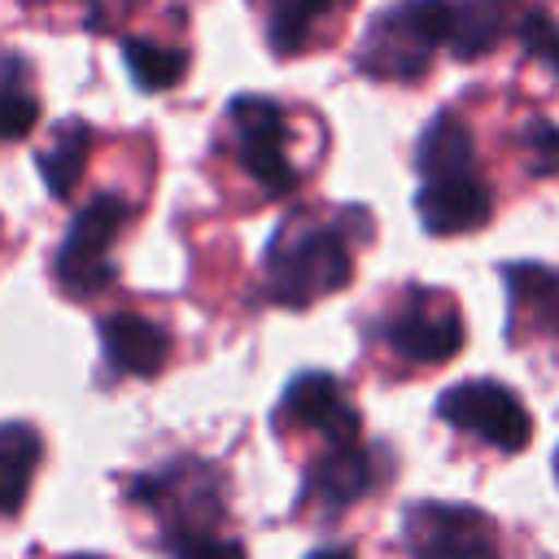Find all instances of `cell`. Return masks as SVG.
Masks as SVG:
<instances>
[{
	"mask_svg": "<svg viewBox=\"0 0 559 559\" xmlns=\"http://www.w3.org/2000/svg\"><path fill=\"white\" fill-rule=\"evenodd\" d=\"M354 275L349 240L328 223L288 218L266 249V293L284 306H310Z\"/></svg>",
	"mask_w": 559,
	"mask_h": 559,
	"instance_id": "1",
	"label": "cell"
},
{
	"mask_svg": "<svg viewBox=\"0 0 559 559\" xmlns=\"http://www.w3.org/2000/svg\"><path fill=\"white\" fill-rule=\"evenodd\" d=\"M450 35V0H406L384 9L362 44H358V70L371 79H419Z\"/></svg>",
	"mask_w": 559,
	"mask_h": 559,
	"instance_id": "2",
	"label": "cell"
},
{
	"mask_svg": "<svg viewBox=\"0 0 559 559\" xmlns=\"http://www.w3.org/2000/svg\"><path fill=\"white\" fill-rule=\"evenodd\" d=\"M127 223V205L118 192H96L70 223L52 266H57V284L70 297H96L114 284V262H109V245L118 240Z\"/></svg>",
	"mask_w": 559,
	"mask_h": 559,
	"instance_id": "3",
	"label": "cell"
},
{
	"mask_svg": "<svg viewBox=\"0 0 559 559\" xmlns=\"http://www.w3.org/2000/svg\"><path fill=\"white\" fill-rule=\"evenodd\" d=\"M236 157L249 170V179L266 197H288L297 188V166L288 162V122L284 109L266 96H236L227 109Z\"/></svg>",
	"mask_w": 559,
	"mask_h": 559,
	"instance_id": "4",
	"label": "cell"
},
{
	"mask_svg": "<svg viewBox=\"0 0 559 559\" xmlns=\"http://www.w3.org/2000/svg\"><path fill=\"white\" fill-rule=\"evenodd\" d=\"M437 415H441L450 428L472 432V437H480L485 445L507 450V454L524 450V445H528V432H533L528 411L520 406V397H515L511 389L493 384V380H467V384L445 389V393L437 397Z\"/></svg>",
	"mask_w": 559,
	"mask_h": 559,
	"instance_id": "5",
	"label": "cell"
},
{
	"mask_svg": "<svg viewBox=\"0 0 559 559\" xmlns=\"http://www.w3.org/2000/svg\"><path fill=\"white\" fill-rule=\"evenodd\" d=\"M415 559H502L489 515L463 502H419L406 515Z\"/></svg>",
	"mask_w": 559,
	"mask_h": 559,
	"instance_id": "6",
	"label": "cell"
},
{
	"mask_svg": "<svg viewBox=\"0 0 559 559\" xmlns=\"http://www.w3.org/2000/svg\"><path fill=\"white\" fill-rule=\"evenodd\" d=\"M384 341L397 358L406 362H450L463 349V319L459 306L445 293H415L389 323H384Z\"/></svg>",
	"mask_w": 559,
	"mask_h": 559,
	"instance_id": "7",
	"label": "cell"
},
{
	"mask_svg": "<svg viewBox=\"0 0 559 559\" xmlns=\"http://www.w3.org/2000/svg\"><path fill=\"white\" fill-rule=\"evenodd\" d=\"M419 223L432 236H463L489 223L493 214V192L476 170H459V175H441V179H424V192L415 201Z\"/></svg>",
	"mask_w": 559,
	"mask_h": 559,
	"instance_id": "8",
	"label": "cell"
},
{
	"mask_svg": "<svg viewBox=\"0 0 559 559\" xmlns=\"http://www.w3.org/2000/svg\"><path fill=\"white\" fill-rule=\"evenodd\" d=\"M280 415H284L288 424L319 428V432H323L328 441H336V445L358 441V415H354V406L345 402L341 380H332V376H323V371L297 376V380L284 389Z\"/></svg>",
	"mask_w": 559,
	"mask_h": 559,
	"instance_id": "9",
	"label": "cell"
},
{
	"mask_svg": "<svg viewBox=\"0 0 559 559\" xmlns=\"http://www.w3.org/2000/svg\"><path fill=\"white\" fill-rule=\"evenodd\" d=\"M502 284L511 293V332L559 336V271L542 262H507Z\"/></svg>",
	"mask_w": 559,
	"mask_h": 559,
	"instance_id": "10",
	"label": "cell"
},
{
	"mask_svg": "<svg viewBox=\"0 0 559 559\" xmlns=\"http://www.w3.org/2000/svg\"><path fill=\"white\" fill-rule=\"evenodd\" d=\"M100 349L122 376H157L170 358V336L144 314H109L100 323Z\"/></svg>",
	"mask_w": 559,
	"mask_h": 559,
	"instance_id": "11",
	"label": "cell"
},
{
	"mask_svg": "<svg viewBox=\"0 0 559 559\" xmlns=\"http://www.w3.org/2000/svg\"><path fill=\"white\" fill-rule=\"evenodd\" d=\"M376 485V467H371V454L349 441V445H336L328 459L314 463L310 472V485H306V498L332 507V511H345L349 502H358L367 489Z\"/></svg>",
	"mask_w": 559,
	"mask_h": 559,
	"instance_id": "12",
	"label": "cell"
},
{
	"mask_svg": "<svg viewBox=\"0 0 559 559\" xmlns=\"http://www.w3.org/2000/svg\"><path fill=\"white\" fill-rule=\"evenodd\" d=\"M511 0H450V35L445 44L454 48V57L472 61L485 57L489 48H498V39L511 26Z\"/></svg>",
	"mask_w": 559,
	"mask_h": 559,
	"instance_id": "13",
	"label": "cell"
},
{
	"mask_svg": "<svg viewBox=\"0 0 559 559\" xmlns=\"http://www.w3.org/2000/svg\"><path fill=\"white\" fill-rule=\"evenodd\" d=\"M39 467V432L31 424L0 428V515H17Z\"/></svg>",
	"mask_w": 559,
	"mask_h": 559,
	"instance_id": "14",
	"label": "cell"
},
{
	"mask_svg": "<svg viewBox=\"0 0 559 559\" xmlns=\"http://www.w3.org/2000/svg\"><path fill=\"white\" fill-rule=\"evenodd\" d=\"M415 166L424 170V179L472 170V131L459 122V114H437L424 127L419 148H415Z\"/></svg>",
	"mask_w": 559,
	"mask_h": 559,
	"instance_id": "15",
	"label": "cell"
},
{
	"mask_svg": "<svg viewBox=\"0 0 559 559\" xmlns=\"http://www.w3.org/2000/svg\"><path fill=\"white\" fill-rule=\"evenodd\" d=\"M39 122V96L31 92V66L0 57V140H22Z\"/></svg>",
	"mask_w": 559,
	"mask_h": 559,
	"instance_id": "16",
	"label": "cell"
},
{
	"mask_svg": "<svg viewBox=\"0 0 559 559\" xmlns=\"http://www.w3.org/2000/svg\"><path fill=\"white\" fill-rule=\"evenodd\" d=\"M83 166H87V127L83 122H66L57 131V140L39 153V175L48 183L52 197H70L83 179Z\"/></svg>",
	"mask_w": 559,
	"mask_h": 559,
	"instance_id": "17",
	"label": "cell"
},
{
	"mask_svg": "<svg viewBox=\"0 0 559 559\" xmlns=\"http://www.w3.org/2000/svg\"><path fill=\"white\" fill-rule=\"evenodd\" d=\"M122 61L144 92H166L188 74V52L153 44V39H122Z\"/></svg>",
	"mask_w": 559,
	"mask_h": 559,
	"instance_id": "18",
	"label": "cell"
},
{
	"mask_svg": "<svg viewBox=\"0 0 559 559\" xmlns=\"http://www.w3.org/2000/svg\"><path fill=\"white\" fill-rule=\"evenodd\" d=\"M332 0H271V17H266V39L280 57H293L306 48L314 22L328 13Z\"/></svg>",
	"mask_w": 559,
	"mask_h": 559,
	"instance_id": "19",
	"label": "cell"
},
{
	"mask_svg": "<svg viewBox=\"0 0 559 559\" xmlns=\"http://www.w3.org/2000/svg\"><path fill=\"white\" fill-rule=\"evenodd\" d=\"M166 546H170V559H249L236 537H218L205 524L170 528L166 533Z\"/></svg>",
	"mask_w": 559,
	"mask_h": 559,
	"instance_id": "20",
	"label": "cell"
},
{
	"mask_svg": "<svg viewBox=\"0 0 559 559\" xmlns=\"http://www.w3.org/2000/svg\"><path fill=\"white\" fill-rule=\"evenodd\" d=\"M515 35H520V44H524L528 57L546 61V66L559 74V22H555L546 9H528V13L520 17Z\"/></svg>",
	"mask_w": 559,
	"mask_h": 559,
	"instance_id": "21",
	"label": "cell"
},
{
	"mask_svg": "<svg viewBox=\"0 0 559 559\" xmlns=\"http://www.w3.org/2000/svg\"><path fill=\"white\" fill-rule=\"evenodd\" d=\"M524 148H528V170L533 175H559V127L546 118H533L524 127Z\"/></svg>",
	"mask_w": 559,
	"mask_h": 559,
	"instance_id": "22",
	"label": "cell"
},
{
	"mask_svg": "<svg viewBox=\"0 0 559 559\" xmlns=\"http://www.w3.org/2000/svg\"><path fill=\"white\" fill-rule=\"evenodd\" d=\"M127 13V0H87V26L92 31H109L114 17Z\"/></svg>",
	"mask_w": 559,
	"mask_h": 559,
	"instance_id": "23",
	"label": "cell"
},
{
	"mask_svg": "<svg viewBox=\"0 0 559 559\" xmlns=\"http://www.w3.org/2000/svg\"><path fill=\"white\" fill-rule=\"evenodd\" d=\"M310 559H349V555H345V550H314Z\"/></svg>",
	"mask_w": 559,
	"mask_h": 559,
	"instance_id": "24",
	"label": "cell"
},
{
	"mask_svg": "<svg viewBox=\"0 0 559 559\" xmlns=\"http://www.w3.org/2000/svg\"><path fill=\"white\" fill-rule=\"evenodd\" d=\"M70 559H100V555H70Z\"/></svg>",
	"mask_w": 559,
	"mask_h": 559,
	"instance_id": "25",
	"label": "cell"
}]
</instances>
